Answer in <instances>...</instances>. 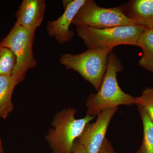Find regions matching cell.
<instances>
[{"label":"cell","instance_id":"cell-6","mask_svg":"<svg viewBox=\"0 0 153 153\" xmlns=\"http://www.w3.org/2000/svg\"><path fill=\"white\" fill-rule=\"evenodd\" d=\"M134 25L125 16L120 6L102 7L94 0H85L71 23L76 27L87 26L97 29Z\"/></svg>","mask_w":153,"mask_h":153},{"label":"cell","instance_id":"cell-20","mask_svg":"<svg viewBox=\"0 0 153 153\" xmlns=\"http://www.w3.org/2000/svg\"><path fill=\"white\" fill-rule=\"evenodd\" d=\"M151 30H153V28H152V29H151Z\"/></svg>","mask_w":153,"mask_h":153},{"label":"cell","instance_id":"cell-18","mask_svg":"<svg viewBox=\"0 0 153 153\" xmlns=\"http://www.w3.org/2000/svg\"><path fill=\"white\" fill-rule=\"evenodd\" d=\"M2 144L1 140L0 137V149H3Z\"/></svg>","mask_w":153,"mask_h":153},{"label":"cell","instance_id":"cell-7","mask_svg":"<svg viewBox=\"0 0 153 153\" xmlns=\"http://www.w3.org/2000/svg\"><path fill=\"white\" fill-rule=\"evenodd\" d=\"M118 107L102 111L97 115L95 122L87 123L77 138V141L85 149L86 153H97L105 139L107 130Z\"/></svg>","mask_w":153,"mask_h":153},{"label":"cell","instance_id":"cell-1","mask_svg":"<svg viewBox=\"0 0 153 153\" xmlns=\"http://www.w3.org/2000/svg\"><path fill=\"white\" fill-rule=\"evenodd\" d=\"M123 69L121 61L111 51L100 88L97 93L91 94L86 99V115L94 117L104 110L119 105L136 104V97L124 92L117 82V73Z\"/></svg>","mask_w":153,"mask_h":153},{"label":"cell","instance_id":"cell-11","mask_svg":"<svg viewBox=\"0 0 153 153\" xmlns=\"http://www.w3.org/2000/svg\"><path fill=\"white\" fill-rule=\"evenodd\" d=\"M16 87L12 75H0V119H6L13 110L12 97Z\"/></svg>","mask_w":153,"mask_h":153},{"label":"cell","instance_id":"cell-16","mask_svg":"<svg viewBox=\"0 0 153 153\" xmlns=\"http://www.w3.org/2000/svg\"><path fill=\"white\" fill-rule=\"evenodd\" d=\"M97 153H115L109 140L105 138L101 147Z\"/></svg>","mask_w":153,"mask_h":153},{"label":"cell","instance_id":"cell-9","mask_svg":"<svg viewBox=\"0 0 153 153\" xmlns=\"http://www.w3.org/2000/svg\"><path fill=\"white\" fill-rule=\"evenodd\" d=\"M46 7L44 0H24L16 12L17 23L28 30L36 31L43 22Z\"/></svg>","mask_w":153,"mask_h":153},{"label":"cell","instance_id":"cell-10","mask_svg":"<svg viewBox=\"0 0 153 153\" xmlns=\"http://www.w3.org/2000/svg\"><path fill=\"white\" fill-rule=\"evenodd\" d=\"M120 7L125 16L134 25L153 28V0H130Z\"/></svg>","mask_w":153,"mask_h":153},{"label":"cell","instance_id":"cell-15","mask_svg":"<svg viewBox=\"0 0 153 153\" xmlns=\"http://www.w3.org/2000/svg\"><path fill=\"white\" fill-rule=\"evenodd\" d=\"M136 99V105L142 107L153 122V87L146 88Z\"/></svg>","mask_w":153,"mask_h":153},{"label":"cell","instance_id":"cell-4","mask_svg":"<svg viewBox=\"0 0 153 153\" xmlns=\"http://www.w3.org/2000/svg\"><path fill=\"white\" fill-rule=\"evenodd\" d=\"M114 47L88 49L76 55L65 53L60 62L67 69L79 73L98 91L106 72L108 60Z\"/></svg>","mask_w":153,"mask_h":153},{"label":"cell","instance_id":"cell-14","mask_svg":"<svg viewBox=\"0 0 153 153\" xmlns=\"http://www.w3.org/2000/svg\"><path fill=\"white\" fill-rule=\"evenodd\" d=\"M16 64L13 52L7 47L0 46V75H12Z\"/></svg>","mask_w":153,"mask_h":153},{"label":"cell","instance_id":"cell-5","mask_svg":"<svg viewBox=\"0 0 153 153\" xmlns=\"http://www.w3.org/2000/svg\"><path fill=\"white\" fill-rule=\"evenodd\" d=\"M35 32L16 22L8 35L0 42V46L10 49L16 58V64L12 75L16 86L24 80L27 72L38 64L33 53Z\"/></svg>","mask_w":153,"mask_h":153},{"label":"cell","instance_id":"cell-17","mask_svg":"<svg viewBox=\"0 0 153 153\" xmlns=\"http://www.w3.org/2000/svg\"><path fill=\"white\" fill-rule=\"evenodd\" d=\"M73 153H86L85 149L79 143L77 139L74 143Z\"/></svg>","mask_w":153,"mask_h":153},{"label":"cell","instance_id":"cell-12","mask_svg":"<svg viewBox=\"0 0 153 153\" xmlns=\"http://www.w3.org/2000/svg\"><path fill=\"white\" fill-rule=\"evenodd\" d=\"M142 49L143 55L139 61L140 66L153 73V31L147 29L138 42Z\"/></svg>","mask_w":153,"mask_h":153},{"label":"cell","instance_id":"cell-8","mask_svg":"<svg viewBox=\"0 0 153 153\" xmlns=\"http://www.w3.org/2000/svg\"><path fill=\"white\" fill-rule=\"evenodd\" d=\"M85 0H63L64 11L63 14L55 21L47 22V34L50 38H54L59 44L68 43L74 37V31L70 30L73 19Z\"/></svg>","mask_w":153,"mask_h":153},{"label":"cell","instance_id":"cell-2","mask_svg":"<svg viewBox=\"0 0 153 153\" xmlns=\"http://www.w3.org/2000/svg\"><path fill=\"white\" fill-rule=\"evenodd\" d=\"M76 110L68 108L58 111L51 123L45 139L53 153H73L74 143L87 123L94 117L86 115L75 118Z\"/></svg>","mask_w":153,"mask_h":153},{"label":"cell","instance_id":"cell-19","mask_svg":"<svg viewBox=\"0 0 153 153\" xmlns=\"http://www.w3.org/2000/svg\"><path fill=\"white\" fill-rule=\"evenodd\" d=\"M0 153H4L3 149H0Z\"/></svg>","mask_w":153,"mask_h":153},{"label":"cell","instance_id":"cell-13","mask_svg":"<svg viewBox=\"0 0 153 153\" xmlns=\"http://www.w3.org/2000/svg\"><path fill=\"white\" fill-rule=\"evenodd\" d=\"M143 127V137L140 147L136 153H153V122L145 110L137 105Z\"/></svg>","mask_w":153,"mask_h":153},{"label":"cell","instance_id":"cell-3","mask_svg":"<svg viewBox=\"0 0 153 153\" xmlns=\"http://www.w3.org/2000/svg\"><path fill=\"white\" fill-rule=\"evenodd\" d=\"M76 34L88 49L107 48L120 45L138 46L139 39L147 28L136 25L97 29L87 26L76 27Z\"/></svg>","mask_w":153,"mask_h":153}]
</instances>
